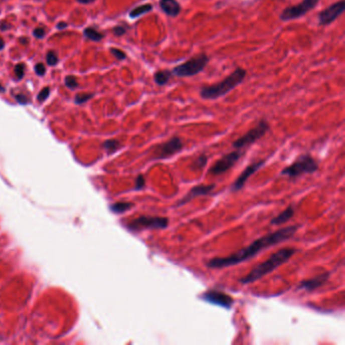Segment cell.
Segmentation results:
<instances>
[{
    "mask_svg": "<svg viewBox=\"0 0 345 345\" xmlns=\"http://www.w3.org/2000/svg\"><path fill=\"white\" fill-rule=\"evenodd\" d=\"M215 189V185H200V186H196L195 188H193L178 204L177 207H182L184 205H187L188 203H190L191 201H193L195 198L198 197H203V196H208L210 194H212V192Z\"/></svg>",
    "mask_w": 345,
    "mask_h": 345,
    "instance_id": "14",
    "label": "cell"
},
{
    "mask_svg": "<svg viewBox=\"0 0 345 345\" xmlns=\"http://www.w3.org/2000/svg\"><path fill=\"white\" fill-rule=\"evenodd\" d=\"M265 161L263 160H260V161H257V162H254L250 165H248L244 171L242 172V174L238 177V179L235 181V183L233 184V186L231 187V191L232 192H238L240 191L246 184V182L248 181V179L253 175L255 174V172L257 170H259L263 165H264Z\"/></svg>",
    "mask_w": 345,
    "mask_h": 345,
    "instance_id": "13",
    "label": "cell"
},
{
    "mask_svg": "<svg viewBox=\"0 0 345 345\" xmlns=\"http://www.w3.org/2000/svg\"><path fill=\"white\" fill-rule=\"evenodd\" d=\"M92 96H93V94H91V93H80V94H77L76 97H75V102L78 103V104L84 103L87 100H89Z\"/></svg>",
    "mask_w": 345,
    "mask_h": 345,
    "instance_id": "26",
    "label": "cell"
},
{
    "mask_svg": "<svg viewBox=\"0 0 345 345\" xmlns=\"http://www.w3.org/2000/svg\"><path fill=\"white\" fill-rule=\"evenodd\" d=\"M5 46H6V43H5L4 39H3V38H0V50H4Z\"/></svg>",
    "mask_w": 345,
    "mask_h": 345,
    "instance_id": "38",
    "label": "cell"
},
{
    "mask_svg": "<svg viewBox=\"0 0 345 345\" xmlns=\"http://www.w3.org/2000/svg\"><path fill=\"white\" fill-rule=\"evenodd\" d=\"M103 146L108 153H113L121 148V143L118 140H107Z\"/></svg>",
    "mask_w": 345,
    "mask_h": 345,
    "instance_id": "22",
    "label": "cell"
},
{
    "mask_svg": "<svg viewBox=\"0 0 345 345\" xmlns=\"http://www.w3.org/2000/svg\"><path fill=\"white\" fill-rule=\"evenodd\" d=\"M145 184H146L145 177L143 175H139L136 179V182H135V190L136 191L143 190L145 188Z\"/></svg>",
    "mask_w": 345,
    "mask_h": 345,
    "instance_id": "27",
    "label": "cell"
},
{
    "mask_svg": "<svg viewBox=\"0 0 345 345\" xmlns=\"http://www.w3.org/2000/svg\"><path fill=\"white\" fill-rule=\"evenodd\" d=\"M241 155V151H232L224 155L218 161H216V163H214V165L210 169V174L215 177L225 174V172L231 169L238 162Z\"/></svg>",
    "mask_w": 345,
    "mask_h": 345,
    "instance_id": "10",
    "label": "cell"
},
{
    "mask_svg": "<svg viewBox=\"0 0 345 345\" xmlns=\"http://www.w3.org/2000/svg\"><path fill=\"white\" fill-rule=\"evenodd\" d=\"M319 2H320V0H303L302 3H300V4L296 5V6L286 8L281 13L279 18L283 22L300 19L301 17L305 16L310 11L315 9L318 6Z\"/></svg>",
    "mask_w": 345,
    "mask_h": 345,
    "instance_id": "9",
    "label": "cell"
},
{
    "mask_svg": "<svg viewBox=\"0 0 345 345\" xmlns=\"http://www.w3.org/2000/svg\"><path fill=\"white\" fill-rule=\"evenodd\" d=\"M16 99H17L20 103H22V104H27V103L30 102L29 97H28L26 94H23V93L17 94V95H16Z\"/></svg>",
    "mask_w": 345,
    "mask_h": 345,
    "instance_id": "32",
    "label": "cell"
},
{
    "mask_svg": "<svg viewBox=\"0 0 345 345\" xmlns=\"http://www.w3.org/2000/svg\"><path fill=\"white\" fill-rule=\"evenodd\" d=\"M5 91H6V88L2 84H0V92H5Z\"/></svg>",
    "mask_w": 345,
    "mask_h": 345,
    "instance_id": "39",
    "label": "cell"
},
{
    "mask_svg": "<svg viewBox=\"0 0 345 345\" xmlns=\"http://www.w3.org/2000/svg\"><path fill=\"white\" fill-rule=\"evenodd\" d=\"M269 130V125L265 120H261L254 128H252L250 131H248L245 135L238 138L233 143V147L236 149H242L244 147H247L256 141H258L260 138H262L266 132Z\"/></svg>",
    "mask_w": 345,
    "mask_h": 345,
    "instance_id": "7",
    "label": "cell"
},
{
    "mask_svg": "<svg viewBox=\"0 0 345 345\" xmlns=\"http://www.w3.org/2000/svg\"><path fill=\"white\" fill-rule=\"evenodd\" d=\"M65 85L70 88V89H74V88H77L78 87V82H77V79L76 77L74 76H67L65 78Z\"/></svg>",
    "mask_w": 345,
    "mask_h": 345,
    "instance_id": "25",
    "label": "cell"
},
{
    "mask_svg": "<svg viewBox=\"0 0 345 345\" xmlns=\"http://www.w3.org/2000/svg\"><path fill=\"white\" fill-rule=\"evenodd\" d=\"M329 276H330V272H323L315 277L302 280L299 285V290H304L306 292H313L319 289V287H321L322 285H324L329 279Z\"/></svg>",
    "mask_w": 345,
    "mask_h": 345,
    "instance_id": "15",
    "label": "cell"
},
{
    "mask_svg": "<svg viewBox=\"0 0 345 345\" xmlns=\"http://www.w3.org/2000/svg\"><path fill=\"white\" fill-rule=\"evenodd\" d=\"M209 62V58L206 54H199L189 61L177 66L171 73L178 77H191L202 72Z\"/></svg>",
    "mask_w": 345,
    "mask_h": 345,
    "instance_id": "6",
    "label": "cell"
},
{
    "mask_svg": "<svg viewBox=\"0 0 345 345\" xmlns=\"http://www.w3.org/2000/svg\"><path fill=\"white\" fill-rule=\"evenodd\" d=\"M295 214V209L290 206V207H287L284 211H282L280 214H278L276 217H274L271 221H270V224L271 225H275V226H279V225H282L286 222H289L293 216Z\"/></svg>",
    "mask_w": 345,
    "mask_h": 345,
    "instance_id": "17",
    "label": "cell"
},
{
    "mask_svg": "<svg viewBox=\"0 0 345 345\" xmlns=\"http://www.w3.org/2000/svg\"><path fill=\"white\" fill-rule=\"evenodd\" d=\"M201 299L210 304L226 309H231L234 303V299L231 296L217 290H209L205 292L201 296Z\"/></svg>",
    "mask_w": 345,
    "mask_h": 345,
    "instance_id": "12",
    "label": "cell"
},
{
    "mask_svg": "<svg viewBox=\"0 0 345 345\" xmlns=\"http://www.w3.org/2000/svg\"><path fill=\"white\" fill-rule=\"evenodd\" d=\"M49 94H50V88H49V87H45V88L39 93V95H38V100H39L40 102L45 101V100L48 98Z\"/></svg>",
    "mask_w": 345,
    "mask_h": 345,
    "instance_id": "30",
    "label": "cell"
},
{
    "mask_svg": "<svg viewBox=\"0 0 345 345\" xmlns=\"http://www.w3.org/2000/svg\"><path fill=\"white\" fill-rule=\"evenodd\" d=\"M133 207V204L128 203V202H119L110 206V210L116 213V214H123L126 213L127 211L131 210Z\"/></svg>",
    "mask_w": 345,
    "mask_h": 345,
    "instance_id": "20",
    "label": "cell"
},
{
    "mask_svg": "<svg viewBox=\"0 0 345 345\" xmlns=\"http://www.w3.org/2000/svg\"><path fill=\"white\" fill-rule=\"evenodd\" d=\"M47 63L50 66H55L57 63H58V57H57L54 51H49L47 53Z\"/></svg>",
    "mask_w": 345,
    "mask_h": 345,
    "instance_id": "24",
    "label": "cell"
},
{
    "mask_svg": "<svg viewBox=\"0 0 345 345\" xmlns=\"http://www.w3.org/2000/svg\"><path fill=\"white\" fill-rule=\"evenodd\" d=\"M345 11V2L344 0H340L337 2L324 11H322L318 15V22L321 26H328L335 22Z\"/></svg>",
    "mask_w": 345,
    "mask_h": 345,
    "instance_id": "11",
    "label": "cell"
},
{
    "mask_svg": "<svg viewBox=\"0 0 345 345\" xmlns=\"http://www.w3.org/2000/svg\"><path fill=\"white\" fill-rule=\"evenodd\" d=\"M34 36L36 37V38H38V39H43L44 37H45V35H46V31H45V29L44 28H37V29H35L34 30Z\"/></svg>",
    "mask_w": 345,
    "mask_h": 345,
    "instance_id": "33",
    "label": "cell"
},
{
    "mask_svg": "<svg viewBox=\"0 0 345 345\" xmlns=\"http://www.w3.org/2000/svg\"><path fill=\"white\" fill-rule=\"evenodd\" d=\"M184 147L183 140L180 137H172L168 141L159 144L155 147L153 151V159L154 160H162L169 158L171 156L176 155L177 153L181 152Z\"/></svg>",
    "mask_w": 345,
    "mask_h": 345,
    "instance_id": "8",
    "label": "cell"
},
{
    "mask_svg": "<svg viewBox=\"0 0 345 345\" xmlns=\"http://www.w3.org/2000/svg\"><path fill=\"white\" fill-rule=\"evenodd\" d=\"M296 252L297 250L291 247H285V248L277 250L267 260L256 265L247 275L240 278L239 281L243 284H249V283L255 282L256 280L269 274L270 272L275 270L277 267L285 263Z\"/></svg>",
    "mask_w": 345,
    "mask_h": 345,
    "instance_id": "2",
    "label": "cell"
},
{
    "mask_svg": "<svg viewBox=\"0 0 345 345\" xmlns=\"http://www.w3.org/2000/svg\"><path fill=\"white\" fill-rule=\"evenodd\" d=\"M10 28V26L6 23V22H3L2 24H0V30H3V31H6Z\"/></svg>",
    "mask_w": 345,
    "mask_h": 345,
    "instance_id": "36",
    "label": "cell"
},
{
    "mask_svg": "<svg viewBox=\"0 0 345 345\" xmlns=\"http://www.w3.org/2000/svg\"><path fill=\"white\" fill-rule=\"evenodd\" d=\"M169 219L159 216H141L129 222L127 228L132 232H141L144 230H162L166 229Z\"/></svg>",
    "mask_w": 345,
    "mask_h": 345,
    "instance_id": "5",
    "label": "cell"
},
{
    "mask_svg": "<svg viewBox=\"0 0 345 345\" xmlns=\"http://www.w3.org/2000/svg\"><path fill=\"white\" fill-rule=\"evenodd\" d=\"M159 5L162 12L170 18H177L182 12V7L178 0H160Z\"/></svg>",
    "mask_w": 345,
    "mask_h": 345,
    "instance_id": "16",
    "label": "cell"
},
{
    "mask_svg": "<svg viewBox=\"0 0 345 345\" xmlns=\"http://www.w3.org/2000/svg\"><path fill=\"white\" fill-rule=\"evenodd\" d=\"M208 163V157L206 155L199 156L192 164L193 169H203Z\"/></svg>",
    "mask_w": 345,
    "mask_h": 345,
    "instance_id": "23",
    "label": "cell"
},
{
    "mask_svg": "<svg viewBox=\"0 0 345 345\" xmlns=\"http://www.w3.org/2000/svg\"><path fill=\"white\" fill-rule=\"evenodd\" d=\"M35 71H36V73L39 76H44L45 73H46V67H45V65L43 63H38L35 66Z\"/></svg>",
    "mask_w": 345,
    "mask_h": 345,
    "instance_id": "31",
    "label": "cell"
},
{
    "mask_svg": "<svg viewBox=\"0 0 345 345\" xmlns=\"http://www.w3.org/2000/svg\"><path fill=\"white\" fill-rule=\"evenodd\" d=\"M298 229V226H287L281 228L275 232L269 233L265 236L256 239L249 246L237 251L236 253H233L226 257H215L209 260L207 262V266L210 268H225L247 261L256 256L262 250H265L271 246H275L281 242L289 240L296 234Z\"/></svg>",
    "mask_w": 345,
    "mask_h": 345,
    "instance_id": "1",
    "label": "cell"
},
{
    "mask_svg": "<svg viewBox=\"0 0 345 345\" xmlns=\"http://www.w3.org/2000/svg\"><path fill=\"white\" fill-rule=\"evenodd\" d=\"M171 75H172V73L169 70H159L154 75V81L159 86L166 85L168 83V81L170 80Z\"/></svg>",
    "mask_w": 345,
    "mask_h": 345,
    "instance_id": "18",
    "label": "cell"
},
{
    "mask_svg": "<svg viewBox=\"0 0 345 345\" xmlns=\"http://www.w3.org/2000/svg\"><path fill=\"white\" fill-rule=\"evenodd\" d=\"M110 52H111V54H112L114 57H116V58H117L118 60H125V59H126V54H125L123 51L119 50V49L111 48V49H110Z\"/></svg>",
    "mask_w": 345,
    "mask_h": 345,
    "instance_id": "28",
    "label": "cell"
},
{
    "mask_svg": "<svg viewBox=\"0 0 345 345\" xmlns=\"http://www.w3.org/2000/svg\"><path fill=\"white\" fill-rule=\"evenodd\" d=\"M84 36L86 38H88L89 40L94 41V42H98V41H100L103 38V36L99 32H97L96 30H94L93 28L85 29L84 30Z\"/></svg>",
    "mask_w": 345,
    "mask_h": 345,
    "instance_id": "21",
    "label": "cell"
},
{
    "mask_svg": "<svg viewBox=\"0 0 345 345\" xmlns=\"http://www.w3.org/2000/svg\"><path fill=\"white\" fill-rule=\"evenodd\" d=\"M113 33L116 36H123L126 33V29L124 27L119 26V27H116L113 29Z\"/></svg>",
    "mask_w": 345,
    "mask_h": 345,
    "instance_id": "34",
    "label": "cell"
},
{
    "mask_svg": "<svg viewBox=\"0 0 345 345\" xmlns=\"http://www.w3.org/2000/svg\"><path fill=\"white\" fill-rule=\"evenodd\" d=\"M318 162L311 155L304 154L299 156L291 165L282 169L281 176L295 179L303 175H312L318 170Z\"/></svg>",
    "mask_w": 345,
    "mask_h": 345,
    "instance_id": "4",
    "label": "cell"
},
{
    "mask_svg": "<svg viewBox=\"0 0 345 345\" xmlns=\"http://www.w3.org/2000/svg\"><path fill=\"white\" fill-rule=\"evenodd\" d=\"M246 70L243 68H237L229 76L219 83L205 86L201 89V96L204 99H218L234 88H236L246 77Z\"/></svg>",
    "mask_w": 345,
    "mask_h": 345,
    "instance_id": "3",
    "label": "cell"
},
{
    "mask_svg": "<svg viewBox=\"0 0 345 345\" xmlns=\"http://www.w3.org/2000/svg\"><path fill=\"white\" fill-rule=\"evenodd\" d=\"M15 73H16V76L18 77V79H22L25 75V65L22 63L17 64L15 67Z\"/></svg>",
    "mask_w": 345,
    "mask_h": 345,
    "instance_id": "29",
    "label": "cell"
},
{
    "mask_svg": "<svg viewBox=\"0 0 345 345\" xmlns=\"http://www.w3.org/2000/svg\"><path fill=\"white\" fill-rule=\"evenodd\" d=\"M77 2H78L79 4H82V5H88V4L93 3L94 0H77Z\"/></svg>",
    "mask_w": 345,
    "mask_h": 345,
    "instance_id": "37",
    "label": "cell"
},
{
    "mask_svg": "<svg viewBox=\"0 0 345 345\" xmlns=\"http://www.w3.org/2000/svg\"><path fill=\"white\" fill-rule=\"evenodd\" d=\"M153 10V6L150 4H146V5H142L139 6L137 8H135L131 13H130V18L132 19H137L143 15H146L150 12H152Z\"/></svg>",
    "mask_w": 345,
    "mask_h": 345,
    "instance_id": "19",
    "label": "cell"
},
{
    "mask_svg": "<svg viewBox=\"0 0 345 345\" xmlns=\"http://www.w3.org/2000/svg\"><path fill=\"white\" fill-rule=\"evenodd\" d=\"M67 24L66 23H63V22H61V23H59L58 25H57V28H58L59 30H63V29H66L67 28Z\"/></svg>",
    "mask_w": 345,
    "mask_h": 345,
    "instance_id": "35",
    "label": "cell"
}]
</instances>
